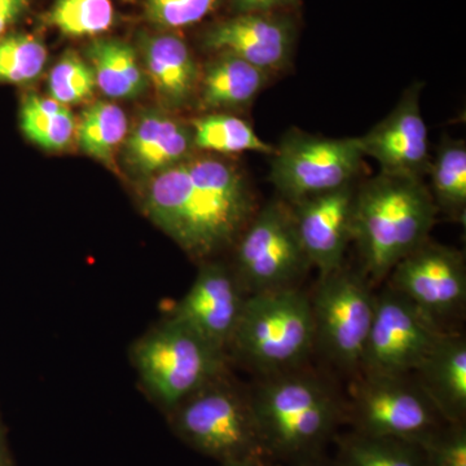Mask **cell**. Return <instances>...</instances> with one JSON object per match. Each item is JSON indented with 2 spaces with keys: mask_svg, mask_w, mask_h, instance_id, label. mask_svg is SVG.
I'll use <instances>...</instances> for the list:
<instances>
[{
  "mask_svg": "<svg viewBox=\"0 0 466 466\" xmlns=\"http://www.w3.org/2000/svg\"><path fill=\"white\" fill-rule=\"evenodd\" d=\"M47 48L32 34L0 36V85H26L41 76Z\"/></svg>",
  "mask_w": 466,
  "mask_h": 466,
  "instance_id": "cell-27",
  "label": "cell"
},
{
  "mask_svg": "<svg viewBox=\"0 0 466 466\" xmlns=\"http://www.w3.org/2000/svg\"><path fill=\"white\" fill-rule=\"evenodd\" d=\"M290 466H339V464H337L336 460L325 458L323 453L320 452L290 462Z\"/></svg>",
  "mask_w": 466,
  "mask_h": 466,
  "instance_id": "cell-34",
  "label": "cell"
},
{
  "mask_svg": "<svg viewBox=\"0 0 466 466\" xmlns=\"http://www.w3.org/2000/svg\"><path fill=\"white\" fill-rule=\"evenodd\" d=\"M196 149L214 155L257 152L272 156L275 147L260 139L247 121L228 113H210L191 122Z\"/></svg>",
  "mask_w": 466,
  "mask_h": 466,
  "instance_id": "cell-24",
  "label": "cell"
},
{
  "mask_svg": "<svg viewBox=\"0 0 466 466\" xmlns=\"http://www.w3.org/2000/svg\"><path fill=\"white\" fill-rule=\"evenodd\" d=\"M0 466H14L12 465L11 453H9L7 437H5L2 416H0Z\"/></svg>",
  "mask_w": 466,
  "mask_h": 466,
  "instance_id": "cell-35",
  "label": "cell"
},
{
  "mask_svg": "<svg viewBox=\"0 0 466 466\" xmlns=\"http://www.w3.org/2000/svg\"><path fill=\"white\" fill-rule=\"evenodd\" d=\"M421 447L429 466H466L465 422H447Z\"/></svg>",
  "mask_w": 466,
  "mask_h": 466,
  "instance_id": "cell-31",
  "label": "cell"
},
{
  "mask_svg": "<svg viewBox=\"0 0 466 466\" xmlns=\"http://www.w3.org/2000/svg\"><path fill=\"white\" fill-rule=\"evenodd\" d=\"M142 61L147 79L165 108H184L198 96L201 73L191 50L179 36H146Z\"/></svg>",
  "mask_w": 466,
  "mask_h": 466,
  "instance_id": "cell-18",
  "label": "cell"
},
{
  "mask_svg": "<svg viewBox=\"0 0 466 466\" xmlns=\"http://www.w3.org/2000/svg\"><path fill=\"white\" fill-rule=\"evenodd\" d=\"M127 133L128 122L124 109L106 101L88 106L76 125L79 148L106 167L115 165V155L124 146Z\"/></svg>",
  "mask_w": 466,
  "mask_h": 466,
  "instance_id": "cell-23",
  "label": "cell"
},
{
  "mask_svg": "<svg viewBox=\"0 0 466 466\" xmlns=\"http://www.w3.org/2000/svg\"><path fill=\"white\" fill-rule=\"evenodd\" d=\"M86 56L94 69L97 87L110 99H134L146 91L148 79L137 52L118 39H97Z\"/></svg>",
  "mask_w": 466,
  "mask_h": 466,
  "instance_id": "cell-21",
  "label": "cell"
},
{
  "mask_svg": "<svg viewBox=\"0 0 466 466\" xmlns=\"http://www.w3.org/2000/svg\"><path fill=\"white\" fill-rule=\"evenodd\" d=\"M220 0H147L150 23L167 29L195 25L214 11Z\"/></svg>",
  "mask_w": 466,
  "mask_h": 466,
  "instance_id": "cell-30",
  "label": "cell"
},
{
  "mask_svg": "<svg viewBox=\"0 0 466 466\" xmlns=\"http://www.w3.org/2000/svg\"><path fill=\"white\" fill-rule=\"evenodd\" d=\"M388 279V287L441 327L464 312L465 256L455 248L428 238L400 260Z\"/></svg>",
  "mask_w": 466,
  "mask_h": 466,
  "instance_id": "cell-12",
  "label": "cell"
},
{
  "mask_svg": "<svg viewBox=\"0 0 466 466\" xmlns=\"http://www.w3.org/2000/svg\"><path fill=\"white\" fill-rule=\"evenodd\" d=\"M122 147L126 165L144 179L177 167L196 149L191 125L158 109L140 115Z\"/></svg>",
  "mask_w": 466,
  "mask_h": 466,
  "instance_id": "cell-17",
  "label": "cell"
},
{
  "mask_svg": "<svg viewBox=\"0 0 466 466\" xmlns=\"http://www.w3.org/2000/svg\"><path fill=\"white\" fill-rule=\"evenodd\" d=\"M447 422L466 419V339L446 332L412 373Z\"/></svg>",
  "mask_w": 466,
  "mask_h": 466,
  "instance_id": "cell-19",
  "label": "cell"
},
{
  "mask_svg": "<svg viewBox=\"0 0 466 466\" xmlns=\"http://www.w3.org/2000/svg\"><path fill=\"white\" fill-rule=\"evenodd\" d=\"M315 349L309 296L290 287L248 296L228 350L266 377L300 370Z\"/></svg>",
  "mask_w": 466,
  "mask_h": 466,
  "instance_id": "cell-5",
  "label": "cell"
},
{
  "mask_svg": "<svg viewBox=\"0 0 466 466\" xmlns=\"http://www.w3.org/2000/svg\"><path fill=\"white\" fill-rule=\"evenodd\" d=\"M48 18L64 35L96 36L113 25L115 9L110 0H57Z\"/></svg>",
  "mask_w": 466,
  "mask_h": 466,
  "instance_id": "cell-28",
  "label": "cell"
},
{
  "mask_svg": "<svg viewBox=\"0 0 466 466\" xmlns=\"http://www.w3.org/2000/svg\"><path fill=\"white\" fill-rule=\"evenodd\" d=\"M76 121L69 106L39 95H27L21 104L20 126L24 135L42 149H66L76 137Z\"/></svg>",
  "mask_w": 466,
  "mask_h": 466,
  "instance_id": "cell-25",
  "label": "cell"
},
{
  "mask_svg": "<svg viewBox=\"0 0 466 466\" xmlns=\"http://www.w3.org/2000/svg\"><path fill=\"white\" fill-rule=\"evenodd\" d=\"M420 94L419 84L408 88L390 115L359 137L364 156L379 162L382 174L415 179L428 174L431 159Z\"/></svg>",
  "mask_w": 466,
  "mask_h": 466,
  "instance_id": "cell-14",
  "label": "cell"
},
{
  "mask_svg": "<svg viewBox=\"0 0 466 466\" xmlns=\"http://www.w3.org/2000/svg\"><path fill=\"white\" fill-rule=\"evenodd\" d=\"M357 188L352 183L289 204L300 245L320 276L345 265L346 250L352 241Z\"/></svg>",
  "mask_w": 466,
  "mask_h": 466,
  "instance_id": "cell-15",
  "label": "cell"
},
{
  "mask_svg": "<svg viewBox=\"0 0 466 466\" xmlns=\"http://www.w3.org/2000/svg\"><path fill=\"white\" fill-rule=\"evenodd\" d=\"M167 416L180 441L220 464L272 461L250 394L233 385L228 375L208 383Z\"/></svg>",
  "mask_w": 466,
  "mask_h": 466,
  "instance_id": "cell-6",
  "label": "cell"
},
{
  "mask_svg": "<svg viewBox=\"0 0 466 466\" xmlns=\"http://www.w3.org/2000/svg\"><path fill=\"white\" fill-rule=\"evenodd\" d=\"M130 359L144 391L165 415L228 375L227 351L170 317L133 343Z\"/></svg>",
  "mask_w": 466,
  "mask_h": 466,
  "instance_id": "cell-4",
  "label": "cell"
},
{
  "mask_svg": "<svg viewBox=\"0 0 466 466\" xmlns=\"http://www.w3.org/2000/svg\"><path fill=\"white\" fill-rule=\"evenodd\" d=\"M373 285L360 269L343 265L320 276L309 296L315 325V348L346 372H360L375 317Z\"/></svg>",
  "mask_w": 466,
  "mask_h": 466,
  "instance_id": "cell-7",
  "label": "cell"
},
{
  "mask_svg": "<svg viewBox=\"0 0 466 466\" xmlns=\"http://www.w3.org/2000/svg\"><path fill=\"white\" fill-rule=\"evenodd\" d=\"M204 45L208 50L231 54L271 75L290 61L293 27L284 18L242 14L211 27Z\"/></svg>",
  "mask_w": 466,
  "mask_h": 466,
  "instance_id": "cell-16",
  "label": "cell"
},
{
  "mask_svg": "<svg viewBox=\"0 0 466 466\" xmlns=\"http://www.w3.org/2000/svg\"><path fill=\"white\" fill-rule=\"evenodd\" d=\"M140 208L188 256L204 262L235 245L257 211L247 175L213 153H193L146 179Z\"/></svg>",
  "mask_w": 466,
  "mask_h": 466,
  "instance_id": "cell-1",
  "label": "cell"
},
{
  "mask_svg": "<svg viewBox=\"0 0 466 466\" xmlns=\"http://www.w3.org/2000/svg\"><path fill=\"white\" fill-rule=\"evenodd\" d=\"M437 214L422 179L380 173L358 187L352 241L370 284L386 280L400 260L431 238Z\"/></svg>",
  "mask_w": 466,
  "mask_h": 466,
  "instance_id": "cell-2",
  "label": "cell"
},
{
  "mask_svg": "<svg viewBox=\"0 0 466 466\" xmlns=\"http://www.w3.org/2000/svg\"><path fill=\"white\" fill-rule=\"evenodd\" d=\"M250 400L274 462L320 453L339 426L348 422L341 398L320 377L300 370L266 376Z\"/></svg>",
  "mask_w": 466,
  "mask_h": 466,
  "instance_id": "cell-3",
  "label": "cell"
},
{
  "mask_svg": "<svg viewBox=\"0 0 466 466\" xmlns=\"http://www.w3.org/2000/svg\"><path fill=\"white\" fill-rule=\"evenodd\" d=\"M431 193L435 207L465 223L466 146L464 140L446 139L431 162Z\"/></svg>",
  "mask_w": 466,
  "mask_h": 466,
  "instance_id": "cell-26",
  "label": "cell"
},
{
  "mask_svg": "<svg viewBox=\"0 0 466 466\" xmlns=\"http://www.w3.org/2000/svg\"><path fill=\"white\" fill-rule=\"evenodd\" d=\"M222 466H275L272 461H241V462H228V464H222Z\"/></svg>",
  "mask_w": 466,
  "mask_h": 466,
  "instance_id": "cell-36",
  "label": "cell"
},
{
  "mask_svg": "<svg viewBox=\"0 0 466 466\" xmlns=\"http://www.w3.org/2000/svg\"><path fill=\"white\" fill-rule=\"evenodd\" d=\"M269 180L287 204L349 186L363 159L359 137H324L290 128L271 156Z\"/></svg>",
  "mask_w": 466,
  "mask_h": 466,
  "instance_id": "cell-9",
  "label": "cell"
},
{
  "mask_svg": "<svg viewBox=\"0 0 466 466\" xmlns=\"http://www.w3.org/2000/svg\"><path fill=\"white\" fill-rule=\"evenodd\" d=\"M247 299L232 267L205 260L192 287L168 317L228 351Z\"/></svg>",
  "mask_w": 466,
  "mask_h": 466,
  "instance_id": "cell-13",
  "label": "cell"
},
{
  "mask_svg": "<svg viewBox=\"0 0 466 466\" xmlns=\"http://www.w3.org/2000/svg\"><path fill=\"white\" fill-rule=\"evenodd\" d=\"M235 265L248 296L296 287L309 265L289 204L271 201L256 211L235 242Z\"/></svg>",
  "mask_w": 466,
  "mask_h": 466,
  "instance_id": "cell-10",
  "label": "cell"
},
{
  "mask_svg": "<svg viewBox=\"0 0 466 466\" xmlns=\"http://www.w3.org/2000/svg\"><path fill=\"white\" fill-rule=\"evenodd\" d=\"M268 73L231 54H217L198 82L201 108L211 112L244 109L269 81Z\"/></svg>",
  "mask_w": 466,
  "mask_h": 466,
  "instance_id": "cell-20",
  "label": "cell"
},
{
  "mask_svg": "<svg viewBox=\"0 0 466 466\" xmlns=\"http://www.w3.org/2000/svg\"><path fill=\"white\" fill-rule=\"evenodd\" d=\"M444 328L390 287L376 294L375 317L360 372L412 375Z\"/></svg>",
  "mask_w": 466,
  "mask_h": 466,
  "instance_id": "cell-11",
  "label": "cell"
},
{
  "mask_svg": "<svg viewBox=\"0 0 466 466\" xmlns=\"http://www.w3.org/2000/svg\"><path fill=\"white\" fill-rule=\"evenodd\" d=\"M96 87V76L90 63L76 52H66L48 76L51 99L64 106L91 99Z\"/></svg>",
  "mask_w": 466,
  "mask_h": 466,
  "instance_id": "cell-29",
  "label": "cell"
},
{
  "mask_svg": "<svg viewBox=\"0 0 466 466\" xmlns=\"http://www.w3.org/2000/svg\"><path fill=\"white\" fill-rule=\"evenodd\" d=\"M29 9V0H0V36L8 34Z\"/></svg>",
  "mask_w": 466,
  "mask_h": 466,
  "instance_id": "cell-32",
  "label": "cell"
},
{
  "mask_svg": "<svg viewBox=\"0 0 466 466\" xmlns=\"http://www.w3.org/2000/svg\"><path fill=\"white\" fill-rule=\"evenodd\" d=\"M299 0H235L241 14H268L276 8L296 5Z\"/></svg>",
  "mask_w": 466,
  "mask_h": 466,
  "instance_id": "cell-33",
  "label": "cell"
},
{
  "mask_svg": "<svg viewBox=\"0 0 466 466\" xmlns=\"http://www.w3.org/2000/svg\"><path fill=\"white\" fill-rule=\"evenodd\" d=\"M346 416L359 433L420 446L447 424L412 375L358 373Z\"/></svg>",
  "mask_w": 466,
  "mask_h": 466,
  "instance_id": "cell-8",
  "label": "cell"
},
{
  "mask_svg": "<svg viewBox=\"0 0 466 466\" xmlns=\"http://www.w3.org/2000/svg\"><path fill=\"white\" fill-rule=\"evenodd\" d=\"M339 466H429L425 451L412 441L350 431L334 437Z\"/></svg>",
  "mask_w": 466,
  "mask_h": 466,
  "instance_id": "cell-22",
  "label": "cell"
}]
</instances>
